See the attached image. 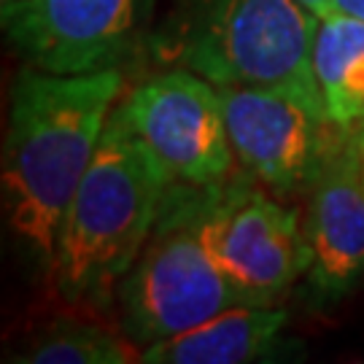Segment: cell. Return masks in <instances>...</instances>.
I'll return each instance as SVG.
<instances>
[{
    "label": "cell",
    "instance_id": "cell-3",
    "mask_svg": "<svg viewBox=\"0 0 364 364\" xmlns=\"http://www.w3.org/2000/svg\"><path fill=\"white\" fill-rule=\"evenodd\" d=\"M316 30L318 19L299 0H173L149 52L162 68H186L216 87H287L324 103Z\"/></svg>",
    "mask_w": 364,
    "mask_h": 364
},
{
    "label": "cell",
    "instance_id": "cell-15",
    "mask_svg": "<svg viewBox=\"0 0 364 364\" xmlns=\"http://www.w3.org/2000/svg\"><path fill=\"white\" fill-rule=\"evenodd\" d=\"M359 159H362V178H364V122L359 124Z\"/></svg>",
    "mask_w": 364,
    "mask_h": 364
},
{
    "label": "cell",
    "instance_id": "cell-10",
    "mask_svg": "<svg viewBox=\"0 0 364 364\" xmlns=\"http://www.w3.org/2000/svg\"><path fill=\"white\" fill-rule=\"evenodd\" d=\"M289 316L273 305H232L141 351L144 364H246L275 351Z\"/></svg>",
    "mask_w": 364,
    "mask_h": 364
},
{
    "label": "cell",
    "instance_id": "cell-11",
    "mask_svg": "<svg viewBox=\"0 0 364 364\" xmlns=\"http://www.w3.org/2000/svg\"><path fill=\"white\" fill-rule=\"evenodd\" d=\"M313 68L329 119L338 127L364 122V19L343 11L318 19Z\"/></svg>",
    "mask_w": 364,
    "mask_h": 364
},
{
    "label": "cell",
    "instance_id": "cell-7",
    "mask_svg": "<svg viewBox=\"0 0 364 364\" xmlns=\"http://www.w3.org/2000/svg\"><path fill=\"white\" fill-rule=\"evenodd\" d=\"M154 0H14L0 11L19 57L52 73L122 68L141 54Z\"/></svg>",
    "mask_w": 364,
    "mask_h": 364
},
{
    "label": "cell",
    "instance_id": "cell-2",
    "mask_svg": "<svg viewBox=\"0 0 364 364\" xmlns=\"http://www.w3.org/2000/svg\"><path fill=\"white\" fill-rule=\"evenodd\" d=\"M170 183V173L119 103L63 216L52 267L60 297L103 311L117 302L119 284L138 259Z\"/></svg>",
    "mask_w": 364,
    "mask_h": 364
},
{
    "label": "cell",
    "instance_id": "cell-12",
    "mask_svg": "<svg viewBox=\"0 0 364 364\" xmlns=\"http://www.w3.org/2000/svg\"><path fill=\"white\" fill-rule=\"evenodd\" d=\"M14 362L25 364H130L141 362L138 343L127 332H111L90 321H54Z\"/></svg>",
    "mask_w": 364,
    "mask_h": 364
},
{
    "label": "cell",
    "instance_id": "cell-1",
    "mask_svg": "<svg viewBox=\"0 0 364 364\" xmlns=\"http://www.w3.org/2000/svg\"><path fill=\"white\" fill-rule=\"evenodd\" d=\"M122 87V68L52 73L30 65L14 81L0 173L3 210L19 251L43 273H52L63 216Z\"/></svg>",
    "mask_w": 364,
    "mask_h": 364
},
{
    "label": "cell",
    "instance_id": "cell-9",
    "mask_svg": "<svg viewBox=\"0 0 364 364\" xmlns=\"http://www.w3.org/2000/svg\"><path fill=\"white\" fill-rule=\"evenodd\" d=\"M305 232L311 267L305 273L316 305H335L364 275V178L359 130L343 127L311 189Z\"/></svg>",
    "mask_w": 364,
    "mask_h": 364
},
{
    "label": "cell",
    "instance_id": "cell-16",
    "mask_svg": "<svg viewBox=\"0 0 364 364\" xmlns=\"http://www.w3.org/2000/svg\"><path fill=\"white\" fill-rule=\"evenodd\" d=\"M6 3H14V0H0V6H6Z\"/></svg>",
    "mask_w": 364,
    "mask_h": 364
},
{
    "label": "cell",
    "instance_id": "cell-4",
    "mask_svg": "<svg viewBox=\"0 0 364 364\" xmlns=\"http://www.w3.org/2000/svg\"><path fill=\"white\" fill-rule=\"evenodd\" d=\"M213 186L170 183L138 259L119 284L122 329L144 348L232 305H246L205 246L203 221Z\"/></svg>",
    "mask_w": 364,
    "mask_h": 364
},
{
    "label": "cell",
    "instance_id": "cell-8",
    "mask_svg": "<svg viewBox=\"0 0 364 364\" xmlns=\"http://www.w3.org/2000/svg\"><path fill=\"white\" fill-rule=\"evenodd\" d=\"M141 141L173 181L210 186L232 168L219 87L186 68H165L122 103Z\"/></svg>",
    "mask_w": 364,
    "mask_h": 364
},
{
    "label": "cell",
    "instance_id": "cell-6",
    "mask_svg": "<svg viewBox=\"0 0 364 364\" xmlns=\"http://www.w3.org/2000/svg\"><path fill=\"white\" fill-rule=\"evenodd\" d=\"M224 122L243 168L281 195L311 192L338 144L324 103L287 87L221 84Z\"/></svg>",
    "mask_w": 364,
    "mask_h": 364
},
{
    "label": "cell",
    "instance_id": "cell-5",
    "mask_svg": "<svg viewBox=\"0 0 364 364\" xmlns=\"http://www.w3.org/2000/svg\"><path fill=\"white\" fill-rule=\"evenodd\" d=\"M203 235L221 275L246 305H273L311 267L299 210L251 183H216Z\"/></svg>",
    "mask_w": 364,
    "mask_h": 364
},
{
    "label": "cell",
    "instance_id": "cell-14",
    "mask_svg": "<svg viewBox=\"0 0 364 364\" xmlns=\"http://www.w3.org/2000/svg\"><path fill=\"white\" fill-rule=\"evenodd\" d=\"M338 11L351 14L356 19H364V0H338Z\"/></svg>",
    "mask_w": 364,
    "mask_h": 364
},
{
    "label": "cell",
    "instance_id": "cell-13",
    "mask_svg": "<svg viewBox=\"0 0 364 364\" xmlns=\"http://www.w3.org/2000/svg\"><path fill=\"white\" fill-rule=\"evenodd\" d=\"M299 3H302L316 19H326V16H332V14L338 11V0H299Z\"/></svg>",
    "mask_w": 364,
    "mask_h": 364
}]
</instances>
